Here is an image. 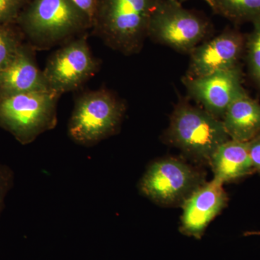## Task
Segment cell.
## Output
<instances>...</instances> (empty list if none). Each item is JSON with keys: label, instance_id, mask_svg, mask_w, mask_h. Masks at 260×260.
<instances>
[{"label": "cell", "instance_id": "obj_5", "mask_svg": "<svg viewBox=\"0 0 260 260\" xmlns=\"http://www.w3.org/2000/svg\"><path fill=\"white\" fill-rule=\"evenodd\" d=\"M168 137L173 144L186 153L206 160H210L214 152L230 139L221 119L186 101H180L176 106Z\"/></svg>", "mask_w": 260, "mask_h": 260}, {"label": "cell", "instance_id": "obj_17", "mask_svg": "<svg viewBox=\"0 0 260 260\" xmlns=\"http://www.w3.org/2000/svg\"><path fill=\"white\" fill-rule=\"evenodd\" d=\"M254 28L248 40V59L254 78L260 84V18L252 22Z\"/></svg>", "mask_w": 260, "mask_h": 260}, {"label": "cell", "instance_id": "obj_16", "mask_svg": "<svg viewBox=\"0 0 260 260\" xmlns=\"http://www.w3.org/2000/svg\"><path fill=\"white\" fill-rule=\"evenodd\" d=\"M23 34L15 23L0 26V71L14 58L23 44Z\"/></svg>", "mask_w": 260, "mask_h": 260}, {"label": "cell", "instance_id": "obj_21", "mask_svg": "<svg viewBox=\"0 0 260 260\" xmlns=\"http://www.w3.org/2000/svg\"><path fill=\"white\" fill-rule=\"evenodd\" d=\"M249 150L254 168L260 171V135L249 142Z\"/></svg>", "mask_w": 260, "mask_h": 260}, {"label": "cell", "instance_id": "obj_9", "mask_svg": "<svg viewBox=\"0 0 260 260\" xmlns=\"http://www.w3.org/2000/svg\"><path fill=\"white\" fill-rule=\"evenodd\" d=\"M182 83L190 97L219 119H223L229 106L245 92L238 66L198 78L184 76Z\"/></svg>", "mask_w": 260, "mask_h": 260}, {"label": "cell", "instance_id": "obj_3", "mask_svg": "<svg viewBox=\"0 0 260 260\" xmlns=\"http://www.w3.org/2000/svg\"><path fill=\"white\" fill-rule=\"evenodd\" d=\"M60 94L30 92L0 99V128L23 145L30 144L39 135L57 124Z\"/></svg>", "mask_w": 260, "mask_h": 260}, {"label": "cell", "instance_id": "obj_19", "mask_svg": "<svg viewBox=\"0 0 260 260\" xmlns=\"http://www.w3.org/2000/svg\"><path fill=\"white\" fill-rule=\"evenodd\" d=\"M14 179L11 168L0 162V215L5 209V198L14 185Z\"/></svg>", "mask_w": 260, "mask_h": 260}, {"label": "cell", "instance_id": "obj_8", "mask_svg": "<svg viewBox=\"0 0 260 260\" xmlns=\"http://www.w3.org/2000/svg\"><path fill=\"white\" fill-rule=\"evenodd\" d=\"M200 176L194 169L177 159L153 162L140 181V190L160 204L185 201L200 186Z\"/></svg>", "mask_w": 260, "mask_h": 260}, {"label": "cell", "instance_id": "obj_20", "mask_svg": "<svg viewBox=\"0 0 260 260\" xmlns=\"http://www.w3.org/2000/svg\"><path fill=\"white\" fill-rule=\"evenodd\" d=\"M73 3L84 14L86 15L92 23V27L95 14H96L99 0H71Z\"/></svg>", "mask_w": 260, "mask_h": 260}, {"label": "cell", "instance_id": "obj_6", "mask_svg": "<svg viewBox=\"0 0 260 260\" xmlns=\"http://www.w3.org/2000/svg\"><path fill=\"white\" fill-rule=\"evenodd\" d=\"M209 20L177 0H159L150 18L148 37L178 52L190 54L208 37Z\"/></svg>", "mask_w": 260, "mask_h": 260}, {"label": "cell", "instance_id": "obj_15", "mask_svg": "<svg viewBox=\"0 0 260 260\" xmlns=\"http://www.w3.org/2000/svg\"><path fill=\"white\" fill-rule=\"evenodd\" d=\"M212 9L236 23L260 18V0H213Z\"/></svg>", "mask_w": 260, "mask_h": 260}, {"label": "cell", "instance_id": "obj_11", "mask_svg": "<svg viewBox=\"0 0 260 260\" xmlns=\"http://www.w3.org/2000/svg\"><path fill=\"white\" fill-rule=\"evenodd\" d=\"M223 183L213 179L198 187L184 201L180 232L197 239L203 237L210 222L223 209L227 195Z\"/></svg>", "mask_w": 260, "mask_h": 260}, {"label": "cell", "instance_id": "obj_13", "mask_svg": "<svg viewBox=\"0 0 260 260\" xmlns=\"http://www.w3.org/2000/svg\"><path fill=\"white\" fill-rule=\"evenodd\" d=\"M230 139L250 142L260 133V104L246 92L228 108L222 119Z\"/></svg>", "mask_w": 260, "mask_h": 260}, {"label": "cell", "instance_id": "obj_7", "mask_svg": "<svg viewBox=\"0 0 260 260\" xmlns=\"http://www.w3.org/2000/svg\"><path fill=\"white\" fill-rule=\"evenodd\" d=\"M99 63L85 36L72 39L53 54L43 70L51 91L62 95L79 88L97 73Z\"/></svg>", "mask_w": 260, "mask_h": 260}, {"label": "cell", "instance_id": "obj_2", "mask_svg": "<svg viewBox=\"0 0 260 260\" xmlns=\"http://www.w3.org/2000/svg\"><path fill=\"white\" fill-rule=\"evenodd\" d=\"M34 49H48L90 27L92 23L71 0H32L16 23Z\"/></svg>", "mask_w": 260, "mask_h": 260}, {"label": "cell", "instance_id": "obj_12", "mask_svg": "<svg viewBox=\"0 0 260 260\" xmlns=\"http://www.w3.org/2000/svg\"><path fill=\"white\" fill-rule=\"evenodd\" d=\"M50 90L38 68L34 48L23 43L14 58L0 71V99L30 92Z\"/></svg>", "mask_w": 260, "mask_h": 260}, {"label": "cell", "instance_id": "obj_18", "mask_svg": "<svg viewBox=\"0 0 260 260\" xmlns=\"http://www.w3.org/2000/svg\"><path fill=\"white\" fill-rule=\"evenodd\" d=\"M27 0H0V26L16 23Z\"/></svg>", "mask_w": 260, "mask_h": 260}, {"label": "cell", "instance_id": "obj_4", "mask_svg": "<svg viewBox=\"0 0 260 260\" xmlns=\"http://www.w3.org/2000/svg\"><path fill=\"white\" fill-rule=\"evenodd\" d=\"M125 110L121 101L106 89L83 93L75 101L68 123V135L77 144L97 145L115 134Z\"/></svg>", "mask_w": 260, "mask_h": 260}, {"label": "cell", "instance_id": "obj_22", "mask_svg": "<svg viewBox=\"0 0 260 260\" xmlns=\"http://www.w3.org/2000/svg\"><path fill=\"white\" fill-rule=\"evenodd\" d=\"M178 2H179V3H182L183 2L187 1V0H177ZM203 1H205V3H207L210 8H213V0H203Z\"/></svg>", "mask_w": 260, "mask_h": 260}, {"label": "cell", "instance_id": "obj_14", "mask_svg": "<svg viewBox=\"0 0 260 260\" xmlns=\"http://www.w3.org/2000/svg\"><path fill=\"white\" fill-rule=\"evenodd\" d=\"M214 179L225 182L244 177L252 170L249 142L229 139L210 158Z\"/></svg>", "mask_w": 260, "mask_h": 260}, {"label": "cell", "instance_id": "obj_10", "mask_svg": "<svg viewBox=\"0 0 260 260\" xmlns=\"http://www.w3.org/2000/svg\"><path fill=\"white\" fill-rule=\"evenodd\" d=\"M243 47L244 40L240 34L225 30L191 51L185 76L198 78L232 69L237 66Z\"/></svg>", "mask_w": 260, "mask_h": 260}, {"label": "cell", "instance_id": "obj_1", "mask_svg": "<svg viewBox=\"0 0 260 260\" xmlns=\"http://www.w3.org/2000/svg\"><path fill=\"white\" fill-rule=\"evenodd\" d=\"M159 0H99L93 27L108 47L126 56L140 52Z\"/></svg>", "mask_w": 260, "mask_h": 260}]
</instances>
